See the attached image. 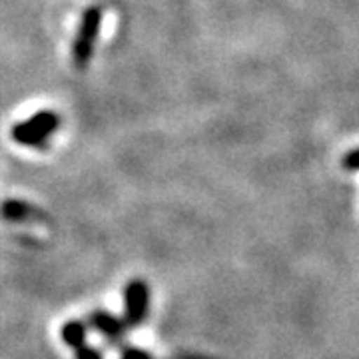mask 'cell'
Listing matches in <instances>:
<instances>
[{
    "label": "cell",
    "mask_w": 359,
    "mask_h": 359,
    "mask_svg": "<svg viewBox=\"0 0 359 359\" xmlns=\"http://www.w3.org/2000/svg\"><path fill=\"white\" fill-rule=\"evenodd\" d=\"M2 218L8 222H28V219L42 218V212H39L34 205L26 204L22 200H6L0 208Z\"/></svg>",
    "instance_id": "obj_5"
},
{
    "label": "cell",
    "mask_w": 359,
    "mask_h": 359,
    "mask_svg": "<svg viewBox=\"0 0 359 359\" xmlns=\"http://www.w3.org/2000/svg\"><path fill=\"white\" fill-rule=\"evenodd\" d=\"M88 323L102 335L104 339L110 346H122L124 344V335H126V323L124 320H120L118 316L106 311V309H94L88 316Z\"/></svg>",
    "instance_id": "obj_4"
},
{
    "label": "cell",
    "mask_w": 359,
    "mask_h": 359,
    "mask_svg": "<svg viewBox=\"0 0 359 359\" xmlns=\"http://www.w3.org/2000/svg\"><path fill=\"white\" fill-rule=\"evenodd\" d=\"M120 359H154L146 349L140 347H122L120 351Z\"/></svg>",
    "instance_id": "obj_8"
},
{
    "label": "cell",
    "mask_w": 359,
    "mask_h": 359,
    "mask_svg": "<svg viewBox=\"0 0 359 359\" xmlns=\"http://www.w3.org/2000/svg\"><path fill=\"white\" fill-rule=\"evenodd\" d=\"M150 309V287L144 280H130L124 287V323L138 327L148 318Z\"/></svg>",
    "instance_id": "obj_3"
},
{
    "label": "cell",
    "mask_w": 359,
    "mask_h": 359,
    "mask_svg": "<svg viewBox=\"0 0 359 359\" xmlns=\"http://www.w3.org/2000/svg\"><path fill=\"white\" fill-rule=\"evenodd\" d=\"M100 25H102V8L88 6L82 14V22H80L76 39L72 44V60L78 70L88 66L92 52H94V42L100 32Z\"/></svg>",
    "instance_id": "obj_2"
},
{
    "label": "cell",
    "mask_w": 359,
    "mask_h": 359,
    "mask_svg": "<svg viewBox=\"0 0 359 359\" xmlns=\"http://www.w3.org/2000/svg\"><path fill=\"white\" fill-rule=\"evenodd\" d=\"M62 341H65L66 346L72 347V349H76V347L84 346L86 344V335H88V327H86V323L80 320H70L66 321L65 325H62Z\"/></svg>",
    "instance_id": "obj_6"
},
{
    "label": "cell",
    "mask_w": 359,
    "mask_h": 359,
    "mask_svg": "<svg viewBox=\"0 0 359 359\" xmlns=\"http://www.w3.org/2000/svg\"><path fill=\"white\" fill-rule=\"evenodd\" d=\"M60 126V116L52 110H40L13 128V140L28 148H46V142Z\"/></svg>",
    "instance_id": "obj_1"
},
{
    "label": "cell",
    "mask_w": 359,
    "mask_h": 359,
    "mask_svg": "<svg viewBox=\"0 0 359 359\" xmlns=\"http://www.w3.org/2000/svg\"><path fill=\"white\" fill-rule=\"evenodd\" d=\"M74 358L76 359H104V355L98 347L84 344V346H80L74 349Z\"/></svg>",
    "instance_id": "obj_7"
}]
</instances>
